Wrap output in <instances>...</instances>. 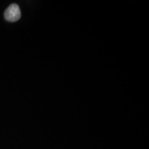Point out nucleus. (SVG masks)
Masks as SVG:
<instances>
[{
    "instance_id": "1",
    "label": "nucleus",
    "mask_w": 149,
    "mask_h": 149,
    "mask_svg": "<svg viewBox=\"0 0 149 149\" xmlns=\"http://www.w3.org/2000/svg\"><path fill=\"white\" fill-rule=\"evenodd\" d=\"M22 14L19 7L16 3H12L7 8L4 13V17L6 21L15 22L21 18Z\"/></svg>"
}]
</instances>
